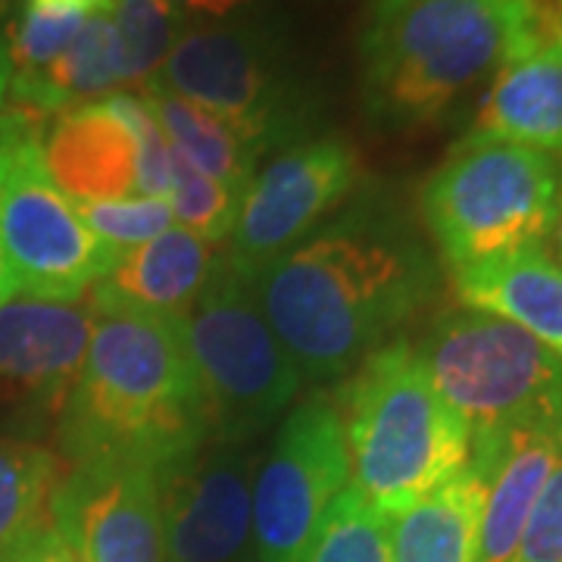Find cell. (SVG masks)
Wrapping results in <instances>:
<instances>
[{
	"label": "cell",
	"mask_w": 562,
	"mask_h": 562,
	"mask_svg": "<svg viewBox=\"0 0 562 562\" xmlns=\"http://www.w3.org/2000/svg\"><path fill=\"white\" fill-rule=\"evenodd\" d=\"M60 460L160 475L210 443V419L179 316L98 313L79 382L57 422Z\"/></svg>",
	"instance_id": "7a4b0ae2"
},
{
	"label": "cell",
	"mask_w": 562,
	"mask_h": 562,
	"mask_svg": "<svg viewBox=\"0 0 562 562\" xmlns=\"http://www.w3.org/2000/svg\"><path fill=\"white\" fill-rule=\"evenodd\" d=\"M462 306L513 322L562 357V269L543 244L450 272Z\"/></svg>",
	"instance_id": "d6986e66"
},
{
	"label": "cell",
	"mask_w": 562,
	"mask_h": 562,
	"mask_svg": "<svg viewBox=\"0 0 562 562\" xmlns=\"http://www.w3.org/2000/svg\"><path fill=\"white\" fill-rule=\"evenodd\" d=\"M122 60V81H150L160 76L176 41L181 38V13L169 0H116L110 10Z\"/></svg>",
	"instance_id": "484cf974"
},
{
	"label": "cell",
	"mask_w": 562,
	"mask_h": 562,
	"mask_svg": "<svg viewBox=\"0 0 562 562\" xmlns=\"http://www.w3.org/2000/svg\"><path fill=\"white\" fill-rule=\"evenodd\" d=\"M335 406L350 487L387 519L469 465V425L438 394L416 347L403 338L369 353Z\"/></svg>",
	"instance_id": "277c9868"
},
{
	"label": "cell",
	"mask_w": 562,
	"mask_h": 562,
	"mask_svg": "<svg viewBox=\"0 0 562 562\" xmlns=\"http://www.w3.org/2000/svg\"><path fill=\"white\" fill-rule=\"evenodd\" d=\"M509 562H562V460L543 484Z\"/></svg>",
	"instance_id": "f546056e"
},
{
	"label": "cell",
	"mask_w": 562,
	"mask_h": 562,
	"mask_svg": "<svg viewBox=\"0 0 562 562\" xmlns=\"http://www.w3.org/2000/svg\"><path fill=\"white\" fill-rule=\"evenodd\" d=\"M140 98L157 116L169 147L181 160H188L203 176L222 181L241 194L247 191L257 169V157L216 113L176 94L157 76L140 85Z\"/></svg>",
	"instance_id": "7402d4cb"
},
{
	"label": "cell",
	"mask_w": 562,
	"mask_h": 562,
	"mask_svg": "<svg viewBox=\"0 0 562 562\" xmlns=\"http://www.w3.org/2000/svg\"><path fill=\"white\" fill-rule=\"evenodd\" d=\"M60 457L29 438H0V557L47 513Z\"/></svg>",
	"instance_id": "603a6c76"
},
{
	"label": "cell",
	"mask_w": 562,
	"mask_h": 562,
	"mask_svg": "<svg viewBox=\"0 0 562 562\" xmlns=\"http://www.w3.org/2000/svg\"><path fill=\"white\" fill-rule=\"evenodd\" d=\"M176 10H188V13H201V16H213V20H225L232 13H238L244 3L250 0H169Z\"/></svg>",
	"instance_id": "1f68e13d"
},
{
	"label": "cell",
	"mask_w": 562,
	"mask_h": 562,
	"mask_svg": "<svg viewBox=\"0 0 562 562\" xmlns=\"http://www.w3.org/2000/svg\"><path fill=\"white\" fill-rule=\"evenodd\" d=\"M241 191L203 176L201 169H194L172 150V188L166 203L172 210V220H179L184 232L198 235L206 244L232 238L241 213Z\"/></svg>",
	"instance_id": "4316f807"
},
{
	"label": "cell",
	"mask_w": 562,
	"mask_h": 562,
	"mask_svg": "<svg viewBox=\"0 0 562 562\" xmlns=\"http://www.w3.org/2000/svg\"><path fill=\"white\" fill-rule=\"evenodd\" d=\"M465 138L562 154V10L491 79Z\"/></svg>",
	"instance_id": "2e32d148"
},
{
	"label": "cell",
	"mask_w": 562,
	"mask_h": 562,
	"mask_svg": "<svg viewBox=\"0 0 562 562\" xmlns=\"http://www.w3.org/2000/svg\"><path fill=\"white\" fill-rule=\"evenodd\" d=\"M16 294V281L10 276V266H7V257H3V247H0V306L10 303V297Z\"/></svg>",
	"instance_id": "d6a6232c"
},
{
	"label": "cell",
	"mask_w": 562,
	"mask_h": 562,
	"mask_svg": "<svg viewBox=\"0 0 562 562\" xmlns=\"http://www.w3.org/2000/svg\"><path fill=\"white\" fill-rule=\"evenodd\" d=\"M41 160L76 206L122 201L135 191L138 144L106 98L57 113L41 138Z\"/></svg>",
	"instance_id": "e0dca14e"
},
{
	"label": "cell",
	"mask_w": 562,
	"mask_h": 562,
	"mask_svg": "<svg viewBox=\"0 0 562 562\" xmlns=\"http://www.w3.org/2000/svg\"><path fill=\"white\" fill-rule=\"evenodd\" d=\"M303 562H391L387 516L347 484L322 516Z\"/></svg>",
	"instance_id": "d4e9b609"
},
{
	"label": "cell",
	"mask_w": 562,
	"mask_h": 562,
	"mask_svg": "<svg viewBox=\"0 0 562 562\" xmlns=\"http://www.w3.org/2000/svg\"><path fill=\"white\" fill-rule=\"evenodd\" d=\"M10 79H13V63H10V50H7V44L0 41V103H3L7 91H10Z\"/></svg>",
	"instance_id": "836d02e7"
},
{
	"label": "cell",
	"mask_w": 562,
	"mask_h": 562,
	"mask_svg": "<svg viewBox=\"0 0 562 562\" xmlns=\"http://www.w3.org/2000/svg\"><path fill=\"white\" fill-rule=\"evenodd\" d=\"M94 331L91 303L22 297L0 306V413L57 425Z\"/></svg>",
	"instance_id": "4fadbf2b"
},
{
	"label": "cell",
	"mask_w": 562,
	"mask_h": 562,
	"mask_svg": "<svg viewBox=\"0 0 562 562\" xmlns=\"http://www.w3.org/2000/svg\"><path fill=\"white\" fill-rule=\"evenodd\" d=\"M360 162L341 138H306L284 147L247 184L225 260L244 276L288 254L357 188Z\"/></svg>",
	"instance_id": "8fae6325"
},
{
	"label": "cell",
	"mask_w": 562,
	"mask_h": 562,
	"mask_svg": "<svg viewBox=\"0 0 562 562\" xmlns=\"http://www.w3.org/2000/svg\"><path fill=\"white\" fill-rule=\"evenodd\" d=\"M350 460L335 397L310 394L279 425L254 472L257 562H303L322 516L347 487Z\"/></svg>",
	"instance_id": "30bf717a"
},
{
	"label": "cell",
	"mask_w": 562,
	"mask_h": 562,
	"mask_svg": "<svg viewBox=\"0 0 562 562\" xmlns=\"http://www.w3.org/2000/svg\"><path fill=\"white\" fill-rule=\"evenodd\" d=\"M257 462L250 443L210 441L162 469V562H257L250 516Z\"/></svg>",
	"instance_id": "7c38bea8"
},
{
	"label": "cell",
	"mask_w": 562,
	"mask_h": 562,
	"mask_svg": "<svg viewBox=\"0 0 562 562\" xmlns=\"http://www.w3.org/2000/svg\"><path fill=\"white\" fill-rule=\"evenodd\" d=\"M413 347L472 441L562 413V357L501 316L450 310Z\"/></svg>",
	"instance_id": "ba28073f"
},
{
	"label": "cell",
	"mask_w": 562,
	"mask_h": 562,
	"mask_svg": "<svg viewBox=\"0 0 562 562\" xmlns=\"http://www.w3.org/2000/svg\"><path fill=\"white\" fill-rule=\"evenodd\" d=\"M484 482L472 465L387 519L391 562H479Z\"/></svg>",
	"instance_id": "ffe728a7"
},
{
	"label": "cell",
	"mask_w": 562,
	"mask_h": 562,
	"mask_svg": "<svg viewBox=\"0 0 562 562\" xmlns=\"http://www.w3.org/2000/svg\"><path fill=\"white\" fill-rule=\"evenodd\" d=\"M116 0H25L22 16L7 44L13 76H32L60 57L85 22L110 13Z\"/></svg>",
	"instance_id": "cb8c5ba5"
},
{
	"label": "cell",
	"mask_w": 562,
	"mask_h": 562,
	"mask_svg": "<svg viewBox=\"0 0 562 562\" xmlns=\"http://www.w3.org/2000/svg\"><path fill=\"white\" fill-rule=\"evenodd\" d=\"M562 460V413L475 438L469 465L484 482L479 562H509L543 484Z\"/></svg>",
	"instance_id": "9a60e30c"
},
{
	"label": "cell",
	"mask_w": 562,
	"mask_h": 562,
	"mask_svg": "<svg viewBox=\"0 0 562 562\" xmlns=\"http://www.w3.org/2000/svg\"><path fill=\"white\" fill-rule=\"evenodd\" d=\"M538 0H375L360 38L366 120L387 135L438 128L543 32Z\"/></svg>",
	"instance_id": "3957f363"
},
{
	"label": "cell",
	"mask_w": 562,
	"mask_h": 562,
	"mask_svg": "<svg viewBox=\"0 0 562 562\" xmlns=\"http://www.w3.org/2000/svg\"><path fill=\"white\" fill-rule=\"evenodd\" d=\"M553 232H557V254H560V269H562V181H560V201H557V222H553Z\"/></svg>",
	"instance_id": "e575fe53"
},
{
	"label": "cell",
	"mask_w": 562,
	"mask_h": 562,
	"mask_svg": "<svg viewBox=\"0 0 562 562\" xmlns=\"http://www.w3.org/2000/svg\"><path fill=\"white\" fill-rule=\"evenodd\" d=\"M560 169L543 150L462 138L422 184L419 210L450 272L543 244L557 222Z\"/></svg>",
	"instance_id": "5b68a950"
},
{
	"label": "cell",
	"mask_w": 562,
	"mask_h": 562,
	"mask_svg": "<svg viewBox=\"0 0 562 562\" xmlns=\"http://www.w3.org/2000/svg\"><path fill=\"white\" fill-rule=\"evenodd\" d=\"M50 516L81 562H162L160 482L150 469L69 465L50 497Z\"/></svg>",
	"instance_id": "5bb4252c"
},
{
	"label": "cell",
	"mask_w": 562,
	"mask_h": 562,
	"mask_svg": "<svg viewBox=\"0 0 562 562\" xmlns=\"http://www.w3.org/2000/svg\"><path fill=\"white\" fill-rule=\"evenodd\" d=\"M220 257L213 244L198 235L166 228L154 241L122 254L120 262L91 288V310L179 316L213 279Z\"/></svg>",
	"instance_id": "ac0fdd59"
},
{
	"label": "cell",
	"mask_w": 562,
	"mask_h": 562,
	"mask_svg": "<svg viewBox=\"0 0 562 562\" xmlns=\"http://www.w3.org/2000/svg\"><path fill=\"white\" fill-rule=\"evenodd\" d=\"M0 562H81V557L47 506V513L0 557Z\"/></svg>",
	"instance_id": "4dcf8cb0"
},
{
	"label": "cell",
	"mask_w": 562,
	"mask_h": 562,
	"mask_svg": "<svg viewBox=\"0 0 562 562\" xmlns=\"http://www.w3.org/2000/svg\"><path fill=\"white\" fill-rule=\"evenodd\" d=\"M106 103L120 113V120L128 125L138 144V176H135L138 198L166 201L172 188V147L162 135L157 116L150 113L140 94H128V91L106 94Z\"/></svg>",
	"instance_id": "f1b7e54d"
},
{
	"label": "cell",
	"mask_w": 562,
	"mask_h": 562,
	"mask_svg": "<svg viewBox=\"0 0 562 562\" xmlns=\"http://www.w3.org/2000/svg\"><path fill=\"white\" fill-rule=\"evenodd\" d=\"M157 79L216 113L257 160L272 147L306 140L313 103L276 29L262 22H216L181 32Z\"/></svg>",
	"instance_id": "52a82bcc"
},
{
	"label": "cell",
	"mask_w": 562,
	"mask_h": 562,
	"mask_svg": "<svg viewBox=\"0 0 562 562\" xmlns=\"http://www.w3.org/2000/svg\"><path fill=\"white\" fill-rule=\"evenodd\" d=\"M179 322L206 403L210 441L260 438L284 416L303 379L262 316L250 279L222 254L213 279Z\"/></svg>",
	"instance_id": "8992f818"
},
{
	"label": "cell",
	"mask_w": 562,
	"mask_h": 562,
	"mask_svg": "<svg viewBox=\"0 0 562 562\" xmlns=\"http://www.w3.org/2000/svg\"><path fill=\"white\" fill-rule=\"evenodd\" d=\"M116 85H125L120 41L110 13H98L85 22L76 41L50 66L32 76H13L10 98L16 110L44 120L79 103L101 101V94L113 91Z\"/></svg>",
	"instance_id": "44dd1931"
},
{
	"label": "cell",
	"mask_w": 562,
	"mask_h": 562,
	"mask_svg": "<svg viewBox=\"0 0 562 562\" xmlns=\"http://www.w3.org/2000/svg\"><path fill=\"white\" fill-rule=\"evenodd\" d=\"M79 216L94 238H101L103 244H110L120 254L138 247V244L154 241L157 235H162L172 225L169 203L154 201V198L81 203Z\"/></svg>",
	"instance_id": "83f0119b"
},
{
	"label": "cell",
	"mask_w": 562,
	"mask_h": 562,
	"mask_svg": "<svg viewBox=\"0 0 562 562\" xmlns=\"http://www.w3.org/2000/svg\"><path fill=\"white\" fill-rule=\"evenodd\" d=\"M247 279L303 382H331L431 301L438 272L394 203L362 198Z\"/></svg>",
	"instance_id": "6da1fadb"
},
{
	"label": "cell",
	"mask_w": 562,
	"mask_h": 562,
	"mask_svg": "<svg viewBox=\"0 0 562 562\" xmlns=\"http://www.w3.org/2000/svg\"><path fill=\"white\" fill-rule=\"evenodd\" d=\"M38 122L22 110L0 116V247L16 294L72 303L122 254L88 232L79 206L47 176Z\"/></svg>",
	"instance_id": "9c48e42d"
}]
</instances>
